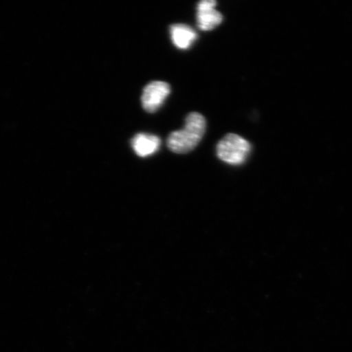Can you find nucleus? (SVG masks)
Returning <instances> with one entry per match:
<instances>
[{"label": "nucleus", "mask_w": 352, "mask_h": 352, "mask_svg": "<svg viewBox=\"0 0 352 352\" xmlns=\"http://www.w3.org/2000/svg\"><path fill=\"white\" fill-rule=\"evenodd\" d=\"M206 129V121L201 113L188 114L182 130L171 132L167 139V146L175 153H187L193 151L201 142Z\"/></svg>", "instance_id": "1"}, {"label": "nucleus", "mask_w": 352, "mask_h": 352, "mask_svg": "<svg viewBox=\"0 0 352 352\" xmlns=\"http://www.w3.org/2000/svg\"><path fill=\"white\" fill-rule=\"evenodd\" d=\"M252 151L248 140L236 134H228L217 144L219 160L230 165L244 164Z\"/></svg>", "instance_id": "2"}, {"label": "nucleus", "mask_w": 352, "mask_h": 352, "mask_svg": "<svg viewBox=\"0 0 352 352\" xmlns=\"http://www.w3.org/2000/svg\"><path fill=\"white\" fill-rule=\"evenodd\" d=\"M170 94L168 83L154 81L144 88L142 96V107L148 113L156 112Z\"/></svg>", "instance_id": "3"}, {"label": "nucleus", "mask_w": 352, "mask_h": 352, "mask_svg": "<svg viewBox=\"0 0 352 352\" xmlns=\"http://www.w3.org/2000/svg\"><path fill=\"white\" fill-rule=\"evenodd\" d=\"M214 0H202L197 4V25L201 30H212L223 21L221 13L215 10Z\"/></svg>", "instance_id": "4"}, {"label": "nucleus", "mask_w": 352, "mask_h": 352, "mask_svg": "<svg viewBox=\"0 0 352 352\" xmlns=\"http://www.w3.org/2000/svg\"><path fill=\"white\" fill-rule=\"evenodd\" d=\"M161 140L156 135L140 133L131 140V147L139 157H145L152 155L160 148Z\"/></svg>", "instance_id": "5"}, {"label": "nucleus", "mask_w": 352, "mask_h": 352, "mask_svg": "<svg viewBox=\"0 0 352 352\" xmlns=\"http://www.w3.org/2000/svg\"><path fill=\"white\" fill-rule=\"evenodd\" d=\"M170 30L171 41L175 46L179 50H188L197 38V34L195 30L186 25H173L170 26Z\"/></svg>", "instance_id": "6"}]
</instances>
